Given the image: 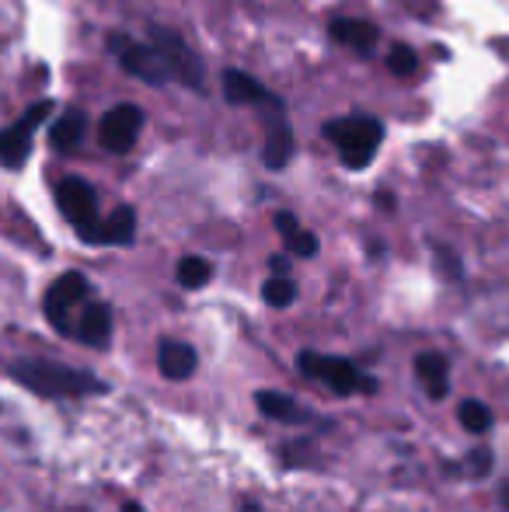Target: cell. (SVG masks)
<instances>
[{"label": "cell", "mask_w": 509, "mask_h": 512, "mask_svg": "<svg viewBox=\"0 0 509 512\" xmlns=\"http://www.w3.org/2000/svg\"><path fill=\"white\" fill-rule=\"evenodd\" d=\"M11 377L25 384L28 391L42 394V398H88L95 391H105L98 377L88 370H74L63 363H46V359H21L11 366Z\"/></svg>", "instance_id": "cell-1"}, {"label": "cell", "mask_w": 509, "mask_h": 512, "mask_svg": "<svg viewBox=\"0 0 509 512\" xmlns=\"http://www.w3.org/2000/svg\"><path fill=\"white\" fill-rule=\"evenodd\" d=\"M325 140L342 150L346 168L363 171L370 161H374L377 147H381L384 126L374 119V115H346V119L325 122Z\"/></svg>", "instance_id": "cell-2"}, {"label": "cell", "mask_w": 509, "mask_h": 512, "mask_svg": "<svg viewBox=\"0 0 509 512\" xmlns=\"http://www.w3.org/2000/svg\"><path fill=\"white\" fill-rule=\"evenodd\" d=\"M56 203H60L63 216L77 227L81 241L102 244V220H98V196L84 178H63L56 185Z\"/></svg>", "instance_id": "cell-3"}, {"label": "cell", "mask_w": 509, "mask_h": 512, "mask_svg": "<svg viewBox=\"0 0 509 512\" xmlns=\"http://www.w3.org/2000/svg\"><path fill=\"white\" fill-rule=\"evenodd\" d=\"M297 366L307 373V377L321 380L325 387H332L335 394H370L377 391V380L363 377L349 359H339V356H321V352H300L297 356Z\"/></svg>", "instance_id": "cell-4"}, {"label": "cell", "mask_w": 509, "mask_h": 512, "mask_svg": "<svg viewBox=\"0 0 509 512\" xmlns=\"http://www.w3.org/2000/svg\"><path fill=\"white\" fill-rule=\"evenodd\" d=\"M150 39H154V49L161 53V60L168 63L171 77H178V81L189 84V88H203V60L185 46L182 35L154 25L150 28Z\"/></svg>", "instance_id": "cell-5"}, {"label": "cell", "mask_w": 509, "mask_h": 512, "mask_svg": "<svg viewBox=\"0 0 509 512\" xmlns=\"http://www.w3.org/2000/svg\"><path fill=\"white\" fill-rule=\"evenodd\" d=\"M49 112H53V102H49V98H42V102L28 105L25 115H21L14 126L0 129V164H7V168H21V164H25L28 150H32L35 126H39Z\"/></svg>", "instance_id": "cell-6"}, {"label": "cell", "mask_w": 509, "mask_h": 512, "mask_svg": "<svg viewBox=\"0 0 509 512\" xmlns=\"http://www.w3.org/2000/svg\"><path fill=\"white\" fill-rule=\"evenodd\" d=\"M81 304H88V279H84L81 272H67V276L56 279L46 293L49 324H53L56 331H63V335H74L70 314H74V307H81Z\"/></svg>", "instance_id": "cell-7"}, {"label": "cell", "mask_w": 509, "mask_h": 512, "mask_svg": "<svg viewBox=\"0 0 509 512\" xmlns=\"http://www.w3.org/2000/svg\"><path fill=\"white\" fill-rule=\"evenodd\" d=\"M262 119H265V147H262L265 168L279 171V168H286L293 157V129H290V122H286L283 102H279L276 95H269L262 102Z\"/></svg>", "instance_id": "cell-8"}, {"label": "cell", "mask_w": 509, "mask_h": 512, "mask_svg": "<svg viewBox=\"0 0 509 512\" xmlns=\"http://www.w3.org/2000/svg\"><path fill=\"white\" fill-rule=\"evenodd\" d=\"M140 126H143L140 108L116 105L102 115V122H98V140H102V147L112 150V154H126V150H133L136 136H140Z\"/></svg>", "instance_id": "cell-9"}, {"label": "cell", "mask_w": 509, "mask_h": 512, "mask_svg": "<svg viewBox=\"0 0 509 512\" xmlns=\"http://www.w3.org/2000/svg\"><path fill=\"white\" fill-rule=\"evenodd\" d=\"M119 63H123L126 74L140 77V81L154 84V88H161V84L171 77V70H168V63L161 60V53H157L154 46H143V42H129L123 49V56H119Z\"/></svg>", "instance_id": "cell-10"}, {"label": "cell", "mask_w": 509, "mask_h": 512, "mask_svg": "<svg viewBox=\"0 0 509 512\" xmlns=\"http://www.w3.org/2000/svg\"><path fill=\"white\" fill-rule=\"evenodd\" d=\"M74 335L81 338L84 345L105 349V342H109V335H112V310H109V304H98V300H95V304H84Z\"/></svg>", "instance_id": "cell-11"}, {"label": "cell", "mask_w": 509, "mask_h": 512, "mask_svg": "<svg viewBox=\"0 0 509 512\" xmlns=\"http://www.w3.org/2000/svg\"><path fill=\"white\" fill-rule=\"evenodd\" d=\"M415 373H419V384L426 387V394L433 401H443L450 394V366L440 352H422L415 359Z\"/></svg>", "instance_id": "cell-12"}, {"label": "cell", "mask_w": 509, "mask_h": 512, "mask_svg": "<svg viewBox=\"0 0 509 512\" xmlns=\"http://www.w3.org/2000/svg\"><path fill=\"white\" fill-rule=\"evenodd\" d=\"M157 366L168 380H189L196 373V349L185 342H161L157 349Z\"/></svg>", "instance_id": "cell-13"}, {"label": "cell", "mask_w": 509, "mask_h": 512, "mask_svg": "<svg viewBox=\"0 0 509 512\" xmlns=\"http://www.w3.org/2000/svg\"><path fill=\"white\" fill-rule=\"evenodd\" d=\"M328 32H332L339 42H346V46L360 49V53H370L377 35H381L374 21H363V18H335L332 25H328Z\"/></svg>", "instance_id": "cell-14"}, {"label": "cell", "mask_w": 509, "mask_h": 512, "mask_svg": "<svg viewBox=\"0 0 509 512\" xmlns=\"http://www.w3.org/2000/svg\"><path fill=\"white\" fill-rule=\"evenodd\" d=\"M224 98L231 105H255V102H265L269 91L248 77L245 70H224Z\"/></svg>", "instance_id": "cell-15"}, {"label": "cell", "mask_w": 509, "mask_h": 512, "mask_svg": "<svg viewBox=\"0 0 509 512\" xmlns=\"http://www.w3.org/2000/svg\"><path fill=\"white\" fill-rule=\"evenodd\" d=\"M136 237V216L129 206H119L109 220L102 223V244H129Z\"/></svg>", "instance_id": "cell-16"}, {"label": "cell", "mask_w": 509, "mask_h": 512, "mask_svg": "<svg viewBox=\"0 0 509 512\" xmlns=\"http://www.w3.org/2000/svg\"><path fill=\"white\" fill-rule=\"evenodd\" d=\"M175 276H178V286H185V290H203L213 279V265L199 255H185L182 262H178Z\"/></svg>", "instance_id": "cell-17"}, {"label": "cell", "mask_w": 509, "mask_h": 512, "mask_svg": "<svg viewBox=\"0 0 509 512\" xmlns=\"http://www.w3.org/2000/svg\"><path fill=\"white\" fill-rule=\"evenodd\" d=\"M81 136H84V115L81 112H67V115H60L56 119V126H53V147L56 150H74L77 143H81Z\"/></svg>", "instance_id": "cell-18"}, {"label": "cell", "mask_w": 509, "mask_h": 512, "mask_svg": "<svg viewBox=\"0 0 509 512\" xmlns=\"http://www.w3.org/2000/svg\"><path fill=\"white\" fill-rule=\"evenodd\" d=\"M255 405L262 411L265 418H279V422H290V418H300L297 405H293L290 394H279V391H258L255 394Z\"/></svg>", "instance_id": "cell-19"}, {"label": "cell", "mask_w": 509, "mask_h": 512, "mask_svg": "<svg viewBox=\"0 0 509 512\" xmlns=\"http://www.w3.org/2000/svg\"><path fill=\"white\" fill-rule=\"evenodd\" d=\"M457 418H461V425L468 432H475V436H482V432L492 429V411L482 405V401H464L461 408H457Z\"/></svg>", "instance_id": "cell-20"}, {"label": "cell", "mask_w": 509, "mask_h": 512, "mask_svg": "<svg viewBox=\"0 0 509 512\" xmlns=\"http://www.w3.org/2000/svg\"><path fill=\"white\" fill-rule=\"evenodd\" d=\"M262 297L269 307H290L297 300V286H293L290 276H272L269 283L262 286Z\"/></svg>", "instance_id": "cell-21"}, {"label": "cell", "mask_w": 509, "mask_h": 512, "mask_svg": "<svg viewBox=\"0 0 509 512\" xmlns=\"http://www.w3.org/2000/svg\"><path fill=\"white\" fill-rule=\"evenodd\" d=\"M387 70H391L394 77H408L419 70V56L412 53L408 46H394L391 56H387Z\"/></svg>", "instance_id": "cell-22"}, {"label": "cell", "mask_w": 509, "mask_h": 512, "mask_svg": "<svg viewBox=\"0 0 509 512\" xmlns=\"http://www.w3.org/2000/svg\"><path fill=\"white\" fill-rule=\"evenodd\" d=\"M286 248H290V255H297V258H314L318 255V237H314L311 230H297V234L286 241Z\"/></svg>", "instance_id": "cell-23"}, {"label": "cell", "mask_w": 509, "mask_h": 512, "mask_svg": "<svg viewBox=\"0 0 509 512\" xmlns=\"http://www.w3.org/2000/svg\"><path fill=\"white\" fill-rule=\"evenodd\" d=\"M492 467V453L489 450H475L468 453V460H464L461 467H454V471H464V474H489Z\"/></svg>", "instance_id": "cell-24"}, {"label": "cell", "mask_w": 509, "mask_h": 512, "mask_svg": "<svg viewBox=\"0 0 509 512\" xmlns=\"http://www.w3.org/2000/svg\"><path fill=\"white\" fill-rule=\"evenodd\" d=\"M276 230L283 234V241H290V237L300 230V227H297V216L286 213V209H283V213H276Z\"/></svg>", "instance_id": "cell-25"}, {"label": "cell", "mask_w": 509, "mask_h": 512, "mask_svg": "<svg viewBox=\"0 0 509 512\" xmlns=\"http://www.w3.org/2000/svg\"><path fill=\"white\" fill-rule=\"evenodd\" d=\"M269 265H272V272H276V276H286V272H290V258H286V255H272Z\"/></svg>", "instance_id": "cell-26"}, {"label": "cell", "mask_w": 509, "mask_h": 512, "mask_svg": "<svg viewBox=\"0 0 509 512\" xmlns=\"http://www.w3.org/2000/svg\"><path fill=\"white\" fill-rule=\"evenodd\" d=\"M377 206H381V209H387V213H391V209L398 206V203H394V196H391V192H377Z\"/></svg>", "instance_id": "cell-27"}, {"label": "cell", "mask_w": 509, "mask_h": 512, "mask_svg": "<svg viewBox=\"0 0 509 512\" xmlns=\"http://www.w3.org/2000/svg\"><path fill=\"white\" fill-rule=\"evenodd\" d=\"M123 512H143V509L136 506V502H126V506H123Z\"/></svg>", "instance_id": "cell-28"}, {"label": "cell", "mask_w": 509, "mask_h": 512, "mask_svg": "<svg viewBox=\"0 0 509 512\" xmlns=\"http://www.w3.org/2000/svg\"><path fill=\"white\" fill-rule=\"evenodd\" d=\"M503 506H506V509H509V485H506V488H503Z\"/></svg>", "instance_id": "cell-29"}, {"label": "cell", "mask_w": 509, "mask_h": 512, "mask_svg": "<svg viewBox=\"0 0 509 512\" xmlns=\"http://www.w3.org/2000/svg\"><path fill=\"white\" fill-rule=\"evenodd\" d=\"M241 512H262V509H258V506H245V509H241Z\"/></svg>", "instance_id": "cell-30"}]
</instances>
